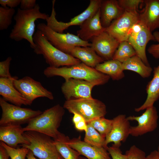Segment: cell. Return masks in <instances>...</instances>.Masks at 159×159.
<instances>
[{
  "mask_svg": "<svg viewBox=\"0 0 159 159\" xmlns=\"http://www.w3.org/2000/svg\"><path fill=\"white\" fill-rule=\"evenodd\" d=\"M40 8L38 4L31 9L23 10L18 8L14 18L15 23L9 37L16 42L25 39L29 42L30 47L33 49L36 46L33 39L35 30V21L38 19L46 21L49 16L46 13L41 12Z\"/></svg>",
  "mask_w": 159,
  "mask_h": 159,
  "instance_id": "cell-1",
  "label": "cell"
},
{
  "mask_svg": "<svg viewBox=\"0 0 159 159\" xmlns=\"http://www.w3.org/2000/svg\"><path fill=\"white\" fill-rule=\"evenodd\" d=\"M63 107L58 104L50 107L32 119L23 127L24 132L33 131L47 135L53 140H58L64 134L58 130L65 111Z\"/></svg>",
  "mask_w": 159,
  "mask_h": 159,
  "instance_id": "cell-2",
  "label": "cell"
},
{
  "mask_svg": "<svg viewBox=\"0 0 159 159\" xmlns=\"http://www.w3.org/2000/svg\"><path fill=\"white\" fill-rule=\"evenodd\" d=\"M43 73L47 77L59 76L65 80L73 78L96 82L99 85L107 83L110 77L97 70L95 68L81 63L69 66L58 68L49 67L44 71Z\"/></svg>",
  "mask_w": 159,
  "mask_h": 159,
  "instance_id": "cell-3",
  "label": "cell"
},
{
  "mask_svg": "<svg viewBox=\"0 0 159 159\" xmlns=\"http://www.w3.org/2000/svg\"><path fill=\"white\" fill-rule=\"evenodd\" d=\"M35 47L33 49L37 54H41L51 67L69 66L81 63L79 59L58 49L47 39L44 34L37 29L33 37Z\"/></svg>",
  "mask_w": 159,
  "mask_h": 159,
  "instance_id": "cell-4",
  "label": "cell"
},
{
  "mask_svg": "<svg viewBox=\"0 0 159 159\" xmlns=\"http://www.w3.org/2000/svg\"><path fill=\"white\" fill-rule=\"evenodd\" d=\"M24 135L29 142L21 145L31 150L40 159H64L58 151L54 140L44 134L33 131L24 132Z\"/></svg>",
  "mask_w": 159,
  "mask_h": 159,
  "instance_id": "cell-5",
  "label": "cell"
},
{
  "mask_svg": "<svg viewBox=\"0 0 159 159\" xmlns=\"http://www.w3.org/2000/svg\"><path fill=\"white\" fill-rule=\"evenodd\" d=\"M63 107L71 113L81 115L87 123L104 117L107 113L105 105L102 101L93 98L66 100Z\"/></svg>",
  "mask_w": 159,
  "mask_h": 159,
  "instance_id": "cell-6",
  "label": "cell"
},
{
  "mask_svg": "<svg viewBox=\"0 0 159 159\" xmlns=\"http://www.w3.org/2000/svg\"><path fill=\"white\" fill-rule=\"evenodd\" d=\"M0 106L2 111L0 126L28 123L32 119L42 112L39 110H34L9 104L2 97H0Z\"/></svg>",
  "mask_w": 159,
  "mask_h": 159,
  "instance_id": "cell-7",
  "label": "cell"
},
{
  "mask_svg": "<svg viewBox=\"0 0 159 159\" xmlns=\"http://www.w3.org/2000/svg\"><path fill=\"white\" fill-rule=\"evenodd\" d=\"M37 27V29L44 34L53 46L66 53L68 54L70 51L75 47L91 46V43L82 40L77 35L69 33L64 34L56 32L45 23H39Z\"/></svg>",
  "mask_w": 159,
  "mask_h": 159,
  "instance_id": "cell-8",
  "label": "cell"
},
{
  "mask_svg": "<svg viewBox=\"0 0 159 159\" xmlns=\"http://www.w3.org/2000/svg\"><path fill=\"white\" fill-rule=\"evenodd\" d=\"M102 0H90L87 7L83 12L72 18L70 21L64 22L59 21L56 19L54 7L55 0L52 1V9L50 16L46 20L47 25L54 31L63 33L64 31L69 27L80 26L88 19L93 16L100 9Z\"/></svg>",
  "mask_w": 159,
  "mask_h": 159,
  "instance_id": "cell-9",
  "label": "cell"
},
{
  "mask_svg": "<svg viewBox=\"0 0 159 159\" xmlns=\"http://www.w3.org/2000/svg\"><path fill=\"white\" fill-rule=\"evenodd\" d=\"M152 32L139 20L130 29L127 39L135 50L136 55L148 66L150 65L146 54V47L150 41H155Z\"/></svg>",
  "mask_w": 159,
  "mask_h": 159,
  "instance_id": "cell-10",
  "label": "cell"
},
{
  "mask_svg": "<svg viewBox=\"0 0 159 159\" xmlns=\"http://www.w3.org/2000/svg\"><path fill=\"white\" fill-rule=\"evenodd\" d=\"M13 84L29 105L38 97H45L50 100L54 99L51 92L44 87L40 82L30 77L25 76L21 79L17 77L14 80Z\"/></svg>",
  "mask_w": 159,
  "mask_h": 159,
  "instance_id": "cell-11",
  "label": "cell"
},
{
  "mask_svg": "<svg viewBox=\"0 0 159 159\" xmlns=\"http://www.w3.org/2000/svg\"><path fill=\"white\" fill-rule=\"evenodd\" d=\"M139 20V14L138 12L125 11L120 16L112 21L105 31L120 43L127 41L130 29Z\"/></svg>",
  "mask_w": 159,
  "mask_h": 159,
  "instance_id": "cell-12",
  "label": "cell"
},
{
  "mask_svg": "<svg viewBox=\"0 0 159 159\" xmlns=\"http://www.w3.org/2000/svg\"><path fill=\"white\" fill-rule=\"evenodd\" d=\"M96 82L85 80L69 79L65 80L61 86L62 92L66 100L92 98V91Z\"/></svg>",
  "mask_w": 159,
  "mask_h": 159,
  "instance_id": "cell-13",
  "label": "cell"
},
{
  "mask_svg": "<svg viewBox=\"0 0 159 159\" xmlns=\"http://www.w3.org/2000/svg\"><path fill=\"white\" fill-rule=\"evenodd\" d=\"M158 116L156 109L154 106L148 108L139 116H130L127 117L129 121H136L137 125L131 126L130 134L138 137L154 131L157 128Z\"/></svg>",
  "mask_w": 159,
  "mask_h": 159,
  "instance_id": "cell-14",
  "label": "cell"
},
{
  "mask_svg": "<svg viewBox=\"0 0 159 159\" xmlns=\"http://www.w3.org/2000/svg\"><path fill=\"white\" fill-rule=\"evenodd\" d=\"M90 40L91 47L105 61L112 59L120 43L105 31L93 37Z\"/></svg>",
  "mask_w": 159,
  "mask_h": 159,
  "instance_id": "cell-15",
  "label": "cell"
},
{
  "mask_svg": "<svg viewBox=\"0 0 159 159\" xmlns=\"http://www.w3.org/2000/svg\"><path fill=\"white\" fill-rule=\"evenodd\" d=\"M112 120L111 130L105 138V145L107 147L109 143H113L114 145L120 147L121 142H125L130 135V121L123 114L119 115Z\"/></svg>",
  "mask_w": 159,
  "mask_h": 159,
  "instance_id": "cell-16",
  "label": "cell"
},
{
  "mask_svg": "<svg viewBox=\"0 0 159 159\" xmlns=\"http://www.w3.org/2000/svg\"><path fill=\"white\" fill-rule=\"evenodd\" d=\"M67 144L87 159H112L106 148L90 145L81 140V137L67 140Z\"/></svg>",
  "mask_w": 159,
  "mask_h": 159,
  "instance_id": "cell-17",
  "label": "cell"
},
{
  "mask_svg": "<svg viewBox=\"0 0 159 159\" xmlns=\"http://www.w3.org/2000/svg\"><path fill=\"white\" fill-rule=\"evenodd\" d=\"M21 125H8L0 127V140L9 146L16 148L19 144L28 145Z\"/></svg>",
  "mask_w": 159,
  "mask_h": 159,
  "instance_id": "cell-18",
  "label": "cell"
},
{
  "mask_svg": "<svg viewBox=\"0 0 159 159\" xmlns=\"http://www.w3.org/2000/svg\"><path fill=\"white\" fill-rule=\"evenodd\" d=\"M139 21L151 32L159 28V0H145Z\"/></svg>",
  "mask_w": 159,
  "mask_h": 159,
  "instance_id": "cell-19",
  "label": "cell"
},
{
  "mask_svg": "<svg viewBox=\"0 0 159 159\" xmlns=\"http://www.w3.org/2000/svg\"><path fill=\"white\" fill-rule=\"evenodd\" d=\"M16 77L0 78V95L6 101L15 105L20 107L23 105H29L26 100L14 85V80Z\"/></svg>",
  "mask_w": 159,
  "mask_h": 159,
  "instance_id": "cell-20",
  "label": "cell"
},
{
  "mask_svg": "<svg viewBox=\"0 0 159 159\" xmlns=\"http://www.w3.org/2000/svg\"><path fill=\"white\" fill-rule=\"evenodd\" d=\"M105 29L101 22L99 9L93 16L87 19L80 26V29L77 31V34L82 40L88 41L93 37L105 31Z\"/></svg>",
  "mask_w": 159,
  "mask_h": 159,
  "instance_id": "cell-21",
  "label": "cell"
},
{
  "mask_svg": "<svg viewBox=\"0 0 159 159\" xmlns=\"http://www.w3.org/2000/svg\"><path fill=\"white\" fill-rule=\"evenodd\" d=\"M99 10L101 22L105 28L125 11L116 0H102Z\"/></svg>",
  "mask_w": 159,
  "mask_h": 159,
  "instance_id": "cell-22",
  "label": "cell"
},
{
  "mask_svg": "<svg viewBox=\"0 0 159 159\" xmlns=\"http://www.w3.org/2000/svg\"><path fill=\"white\" fill-rule=\"evenodd\" d=\"M68 54L86 65L93 68H95L97 65L105 61L91 47H75L70 51Z\"/></svg>",
  "mask_w": 159,
  "mask_h": 159,
  "instance_id": "cell-23",
  "label": "cell"
},
{
  "mask_svg": "<svg viewBox=\"0 0 159 159\" xmlns=\"http://www.w3.org/2000/svg\"><path fill=\"white\" fill-rule=\"evenodd\" d=\"M153 75L148 83L146 88L147 94L144 103L139 107L135 108L136 112H139L153 106L154 103L159 98V64L154 68Z\"/></svg>",
  "mask_w": 159,
  "mask_h": 159,
  "instance_id": "cell-24",
  "label": "cell"
},
{
  "mask_svg": "<svg viewBox=\"0 0 159 159\" xmlns=\"http://www.w3.org/2000/svg\"><path fill=\"white\" fill-rule=\"evenodd\" d=\"M95 68L114 80H120L125 77L122 63L116 60L105 61L97 65Z\"/></svg>",
  "mask_w": 159,
  "mask_h": 159,
  "instance_id": "cell-25",
  "label": "cell"
},
{
  "mask_svg": "<svg viewBox=\"0 0 159 159\" xmlns=\"http://www.w3.org/2000/svg\"><path fill=\"white\" fill-rule=\"evenodd\" d=\"M122 66L124 71H132L138 73L143 78L149 77L153 71L151 67L146 65L136 55L122 63Z\"/></svg>",
  "mask_w": 159,
  "mask_h": 159,
  "instance_id": "cell-26",
  "label": "cell"
},
{
  "mask_svg": "<svg viewBox=\"0 0 159 159\" xmlns=\"http://www.w3.org/2000/svg\"><path fill=\"white\" fill-rule=\"evenodd\" d=\"M69 138L64 134L58 140H54L56 148L64 159H78L81 155L77 151L70 147L67 143Z\"/></svg>",
  "mask_w": 159,
  "mask_h": 159,
  "instance_id": "cell-27",
  "label": "cell"
},
{
  "mask_svg": "<svg viewBox=\"0 0 159 159\" xmlns=\"http://www.w3.org/2000/svg\"><path fill=\"white\" fill-rule=\"evenodd\" d=\"M87 124V128L85 132L84 141L91 145L107 149L105 144V138L89 124Z\"/></svg>",
  "mask_w": 159,
  "mask_h": 159,
  "instance_id": "cell-28",
  "label": "cell"
},
{
  "mask_svg": "<svg viewBox=\"0 0 159 159\" xmlns=\"http://www.w3.org/2000/svg\"><path fill=\"white\" fill-rule=\"evenodd\" d=\"M136 55V53L131 45L127 41H124L120 43L112 59L123 63Z\"/></svg>",
  "mask_w": 159,
  "mask_h": 159,
  "instance_id": "cell-29",
  "label": "cell"
},
{
  "mask_svg": "<svg viewBox=\"0 0 159 159\" xmlns=\"http://www.w3.org/2000/svg\"><path fill=\"white\" fill-rule=\"evenodd\" d=\"M87 123L89 124L103 137L105 138L111 130L112 120L103 117L95 119Z\"/></svg>",
  "mask_w": 159,
  "mask_h": 159,
  "instance_id": "cell-30",
  "label": "cell"
},
{
  "mask_svg": "<svg viewBox=\"0 0 159 159\" xmlns=\"http://www.w3.org/2000/svg\"><path fill=\"white\" fill-rule=\"evenodd\" d=\"M14 8L0 7V30L7 29L11 24L15 13Z\"/></svg>",
  "mask_w": 159,
  "mask_h": 159,
  "instance_id": "cell-31",
  "label": "cell"
},
{
  "mask_svg": "<svg viewBox=\"0 0 159 159\" xmlns=\"http://www.w3.org/2000/svg\"><path fill=\"white\" fill-rule=\"evenodd\" d=\"M0 144L6 150L11 159H25L29 150V149L23 147L21 148H13L1 141Z\"/></svg>",
  "mask_w": 159,
  "mask_h": 159,
  "instance_id": "cell-32",
  "label": "cell"
},
{
  "mask_svg": "<svg viewBox=\"0 0 159 159\" xmlns=\"http://www.w3.org/2000/svg\"><path fill=\"white\" fill-rule=\"evenodd\" d=\"M120 6L124 10L128 11H137L140 5L144 3L143 0H118Z\"/></svg>",
  "mask_w": 159,
  "mask_h": 159,
  "instance_id": "cell-33",
  "label": "cell"
},
{
  "mask_svg": "<svg viewBox=\"0 0 159 159\" xmlns=\"http://www.w3.org/2000/svg\"><path fill=\"white\" fill-rule=\"evenodd\" d=\"M125 154L128 159H147L145 153L135 145L131 146Z\"/></svg>",
  "mask_w": 159,
  "mask_h": 159,
  "instance_id": "cell-34",
  "label": "cell"
},
{
  "mask_svg": "<svg viewBox=\"0 0 159 159\" xmlns=\"http://www.w3.org/2000/svg\"><path fill=\"white\" fill-rule=\"evenodd\" d=\"M12 58L8 57L5 60L0 62V78H11L12 77L9 69Z\"/></svg>",
  "mask_w": 159,
  "mask_h": 159,
  "instance_id": "cell-35",
  "label": "cell"
},
{
  "mask_svg": "<svg viewBox=\"0 0 159 159\" xmlns=\"http://www.w3.org/2000/svg\"><path fill=\"white\" fill-rule=\"evenodd\" d=\"M73 115L72 121L75 128L78 130L85 132L87 129V124L84 118L78 114L74 113Z\"/></svg>",
  "mask_w": 159,
  "mask_h": 159,
  "instance_id": "cell-36",
  "label": "cell"
},
{
  "mask_svg": "<svg viewBox=\"0 0 159 159\" xmlns=\"http://www.w3.org/2000/svg\"><path fill=\"white\" fill-rule=\"evenodd\" d=\"M120 148L113 144L111 146L107 147V150L112 159H128L125 154H122Z\"/></svg>",
  "mask_w": 159,
  "mask_h": 159,
  "instance_id": "cell-37",
  "label": "cell"
},
{
  "mask_svg": "<svg viewBox=\"0 0 159 159\" xmlns=\"http://www.w3.org/2000/svg\"><path fill=\"white\" fill-rule=\"evenodd\" d=\"M153 34L155 39V41L158 42L157 44L151 45L148 47V52L155 58L159 59V31L154 32Z\"/></svg>",
  "mask_w": 159,
  "mask_h": 159,
  "instance_id": "cell-38",
  "label": "cell"
},
{
  "mask_svg": "<svg viewBox=\"0 0 159 159\" xmlns=\"http://www.w3.org/2000/svg\"><path fill=\"white\" fill-rule=\"evenodd\" d=\"M36 0H21L20 9L23 10H28L34 8L37 5Z\"/></svg>",
  "mask_w": 159,
  "mask_h": 159,
  "instance_id": "cell-39",
  "label": "cell"
},
{
  "mask_svg": "<svg viewBox=\"0 0 159 159\" xmlns=\"http://www.w3.org/2000/svg\"><path fill=\"white\" fill-rule=\"evenodd\" d=\"M21 0H0L1 6L14 8L20 4Z\"/></svg>",
  "mask_w": 159,
  "mask_h": 159,
  "instance_id": "cell-40",
  "label": "cell"
},
{
  "mask_svg": "<svg viewBox=\"0 0 159 159\" xmlns=\"http://www.w3.org/2000/svg\"><path fill=\"white\" fill-rule=\"evenodd\" d=\"M9 156L5 148L0 144V159H9Z\"/></svg>",
  "mask_w": 159,
  "mask_h": 159,
  "instance_id": "cell-41",
  "label": "cell"
},
{
  "mask_svg": "<svg viewBox=\"0 0 159 159\" xmlns=\"http://www.w3.org/2000/svg\"><path fill=\"white\" fill-rule=\"evenodd\" d=\"M147 159H159V154L157 150H154L146 157Z\"/></svg>",
  "mask_w": 159,
  "mask_h": 159,
  "instance_id": "cell-42",
  "label": "cell"
},
{
  "mask_svg": "<svg viewBox=\"0 0 159 159\" xmlns=\"http://www.w3.org/2000/svg\"><path fill=\"white\" fill-rule=\"evenodd\" d=\"M27 159H37L34 157V155L32 152L30 150H29L26 157Z\"/></svg>",
  "mask_w": 159,
  "mask_h": 159,
  "instance_id": "cell-43",
  "label": "cell"
},
{
  "mask_svg": "<svg viewBox=\"0 0 159 159\" xmlns=\"http://www.w3.org/2000/svg\"><path fill=\"white\" fill-rule=\"evenodd\" d=\"M78 159H87L85 157L82 156H81V155H80Z\"/></svg>",
  "mask_w": 159,
  "mask_h": 159,
  "instance_id": "cell-44",
  "label": "cell"
},
{
  "mask_svg": "<svg viewBox=\"0 0 159 159\" xmlns=\"http://www.w3.org/2000/svg\"><path fill=\"white\" fill-rule=\"evenodd\" d=\"M157 151L158 154H159V145L158 146V150H157Z\"/></svg>",
  "mask_w": 159,
  "mask_h": 159,
  "instance_id": "cell-45",
  "label": "cell"
}]
</instances>
